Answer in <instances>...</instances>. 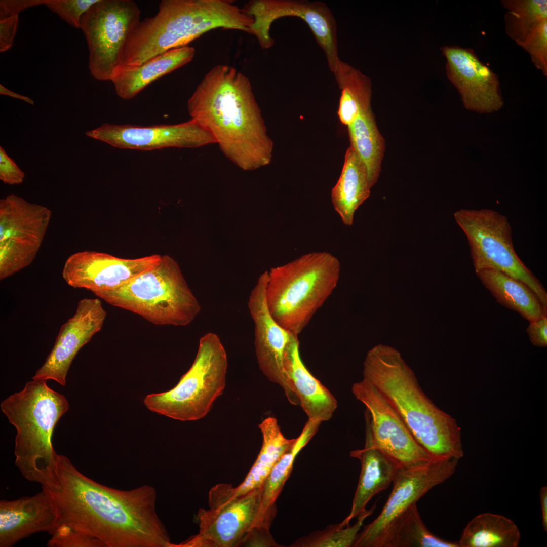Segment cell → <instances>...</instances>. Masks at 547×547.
Masks as SVG:
<instances>
[{
	"label": "cell",
	"mask_w": 547,
	"mask_h": 547,
	"mask_svg": "<svg viewBox=\"0 0 547 547\" xmlns=\"http://www.w3.org/2000/svg\"><path fill=\"white\" fill-rule=\"evenodd\" d=\"M520 537L512 520L501 515L484 513L467 523L458 543L460 547H517Z\"/></svg>",
	"instance_id": "obj_28"
},
{
	"label": "cell",
	"mask_w": 547,
	"mask_h": 547,
	"mask_svg": "<svg viewBox=\"0 0 547 547\" xmlns=\"http://www.w3.org/2000/svg\"><path fill=\"white\" fill-rule=\"evenodd\" d=\"M94 294L158 325L185 326L201 310L178 264L168 255L122 286Z\"/></svg>",
	"instance_id": "obj_7"
},
{
	"label": "cell",
	"mask_w": 547,
	"mask_h": 547,
	"mask_svg": "<svg viewBox=\"0 0 547 547\" xmlns=\"http://www.w3.org/2000/svg\"><path fill=\"white\" fill-rule=\"evenodd\" d=\"M45 206L11 194L0 200V250L33 260L51 217Z\"/></svg>",
	"instance_id": "obj_20"
},
{
	"label": "cell",
	"mask_w": 547,
	"mask_h": 547,
	"mask_svg": "<svg viewBox=\"0 0 547 547\" xmlns=\"http://www.w3.org/2000/svg\"><path fill=\"white\" fill-rule=\"evenodd\" d=\"M194 55L193 47L174 48L137 66H120L110 81L116 94L122 99L129 100L155 80L190 62Z\"/></svg>",
	"instance_id": "obj_24"
},
{
	"label": "cell",
	"mask_w": 547,
	"mask_h": 547,
	"mask_svg": "<svg viewBox=\"0 0 547 547\" xmlns=\"http://www.w3.org/2000/svg\"><path fill=\"white\" fill-rule=\"evenodd\" d=\"M351 146L364 163L371 187L378 180L385 150V141L377 127L371 108L362 110L347 126Z\"/></svg>",
	"instance_id": "obj_30"
},
{
	"label": "cell",
	"mask_w": 547,
	"mask_h": 547,
	"mask_svg": "<svg viewBox=\"0 0 547 547\" xmlns=\"http://www.w3.org/2000/svg\"><path fill=\"white\" fill-rule=\"evenodd\" d=\"M141 11L132 0H98L81 19L80 29L89 50L91 75L111 81L121 65L125 42L139 22Z\"/></svg>",
	"instance_id": "obj_10"
},
{
	"label": "cell",
	"mask_w": 547,
	"mask_h": 547,
	"mask_svg": "<svg viewBox=\"0 0 547 547\" xmlns=\"http://www.w3.org/2000/svg\"><path fill=\"white\" fill-rule=\"evenodd\" d=\"M253 22L249 33L263 49L274 44L270 30L272 23L284 17H295L308 25L326 56L331 70L340 59L338 54L336 22L329 7L321 1L308 0H252L244 6Z\"/></svg>",
	"instance_id": "obj_12"
},
{
	"label": "cell",
	"mask_w": 547,
	"mask_h": 547,
	"mask_svg": "<svg viewBox=\"0 0 547 547\" xmlns=\"http://www.w3.org/2000/svg\"><path fill=\"white\" fill-rule=\"evenodd\" d=\"M476 274L499 303L518 312L529 322L546 316V309L522 282L492 269H483Z\"/></svg>",
	"instance_id": "obj_26"
},
{
	"label": "cell",
	"mask_w": 547,
	"mask_h": 547,
	"mask_svg": "<svg viewBox=\"0 0 547 547\" xmlns=\"http://www.w3.org/2000/svg\"><path fill=\"white\" fill-rule=\"evenodd\" d=\"M320 423L308 419L300 435L275 464L262 486L258 517L261 520L273 519L275 502L289 478L296 456L316 433Z\"/></svg>",
	"instance_id": "obj_32"
},
{
	"label": "cell",
	"mask_w": 547,
	"mask_h": 547,
	"mask_svg": "<svg viewBox=\"0 0 547 547\" xmlns=\"http://www.w3.org/2000/svg\"><path fill=\"white\" fill-rule=\"evenodd\" d=\"M47 0H1L0 17L19 15L22 11L30 7L45 5Z\"/></svg>",
	"instance_id": "obj_42"
},
{
	"label": "cell",
	"mask_w": 547,
	"mask_h": 547,
	"mask_svg": "<svg viewBox=\"0 0 547 547\" xmlns=\"http://www.w3.org/2000/svg\"><path fill=\"white\" fill-rule=\"evenodd\" d=\"M454 216L467 237L476 273L492 269L522 282L547 309V293L516 253L507 218L486 209H460Z\"/></svg>",
	"instance_id": "obj_9"
},
{
	"label": "cell",
	"mask_w": 547,
	"mask_h": 547,
	"mask_svg": "<svg viewBox=\"0 0 547 547\" xmlns=\"http://www.w3.org/2000/svg\"><path fill=\"white\" fill-rule=\"evenodd\" d=\"M351 392L366 408L365 418L374 445L382 453L400 467L432 460L400 416L373 385L363 378L353 384Z\"/></svg>",
	"instance_id": "obj_13"
},
{
	"label": "cell",
	"mask_w": 547,
	"mask_h": 547,
	"mask_svg": "<svg viewBox=\"0 0 547 547\" xmlns=\"http://www.w3.org/2000/svg\"><path fill=\"white\" fill-rule=\"evenodd\" d=\"M0 94L20 99L31 105H33L34 103V101L31 98L11 91L2 84H0Z\"/></svg>",
	"instance_id": "obj_44"
},
{
	"label": "cell",
	"mask_w": 547,
	"mask_h": 547,
	"mask_svg": "<svg viewBox=\"0 0 547 547\" xmlns=\"http://www.w3.org/2000/svg\"><path fill=\"white\" fill-rule=\"evenodd\" d=\"M458 460H431L400 468L391 493L377 517L359 532L353 547H375L388 526L423 495L455 472Z\"/></svg>",
	"instance_id": "obj_14"
},
{
	"label": "cell",
	"mask_w": 547,
	"mask_h": 547,
	"mask_svg": "<svg viewBox=\"0 0 547 547\" xmlns=\"http://www.w3.org/2000/svg\"><path fill=\"white\" fill-rule=\"evenodd\" d=\"M86 135L119 148L141 150L193 148L216 143L211 134L192 119L177 124L148 126L105 123Z\"/></svg>",
	"instance_id": "obj_16"
},
{
	"label": "cell",
	"mask_w": 547,
	"mask_h": 547,
	"mask_svg": "<svg viewBox=\"0 0 547 547\" xmlns=\"http://www.w3.org/2000/svg\"><path fill=\"white\" fill-rule=\"evenodd\" d=\"M541 507L542 526L544 531H547V487L541 488L539 492Z\"/></svg>",
	"instance_id": "obj_43"
},
{
	"label": "cell",
	"mask_w": 547,
	"mask_h": 547,
	"mask_svg": "<svg viewBox=\"0 0 547 547\" xmlns=\"http://www.w3.org/2000/svg\"><path fill=\"white\" fill-rule=\"evenodd\" d=\"M258 427L263 439L261 449L243 481L233 488L235 496L261 487L275 464L295 441V439H289L284 436L277 419L273 417L264 419Z\"/></svg>",
	"instance_id": "obj_27"
},
{
	"label": "cell",
	"mask_w": 547,
	"mask_h": 547,
	"mask_svg": "<svg viewBox=\"0 0 547 547\" xmlns=\"http://www.w3.org/2000/svg\"><path fill=\"white\" fill-rule=\"evenodd\" d=\"M25 178L24 172L0 147V179L9 185L20 184Z\"/></svg>",
	"instance_id": "obj_38"
},
{
	"label": "cell",
	"mask_w": 547,
	"mask_h": 547,
	"mask_svg": "<svg viewBox=\"0 0 547 547\" xmlns=\"http://www.w3.org/2000/svg\"><path fill=\"white\" fill-rule=\"evenodd\" d=\"M45 488L60 523L100 541L105 547H170L155 509L157 491L148 485L121 490L102 485L57 454L53 478Z\"/></svg>",
	"instance_id": "obj_1"
},
{
	"label": "cell",
	"mask_w": 547,
	"mask_h": 547,
	"mask_svg": "<svg viewBox=\"0 0 547 547\" xmlns=\"http://www.w3.org/2000/svg\"><path fill=\"white\" fill-rule=\"evenodd\" d=\"M262 486L235 496L230 484H218L209 494V509H200L199 533L170 547L240 546L253 528L259 511Z\"/></svg>",
	"instance_id": "obj_11"
},
{
	"label": "cell",
	"mask_w": 547,
	"mask_h": 547,
	"mask_svg": "<svg viewBox=\"0 0 547 547\" xmlns=\"http://www.w3.org/2000/svg\"><path fill=\"white\" fill-rule=\"evenodd\" d=\"M51 535L49 547H105L98 539L65 523L60 524Z\"/></svg>",
	"instance_id": "obj_36"
},
{
	"label": "cell",
	"mask_w": 547,
	"mask_h": 547,
	"mask_svg": "<svg viewBox=\"0 0 547 547\" xmlns=\"http://www.w3.org/2000/svg\"><path fill=\"white\" fill-rule=\"evenodd\" d=\"M0 407L16 429L15 465L27 480L48 486L58 454L52 445L53 432L69 409L66 398L46 380L33 379L4 400Z\"/></svg>",
	"instance_id": "obj_5"
},
{
	"label": "cell",
	"mask_w": 547,
	"mask_h": 547,
	"mask_svg": "<svg viewBox=\"0 0 547 547\" xmlns=\"http://www.w3.org/2000/svg\"><path fill=\"white\" fill-rule=\"evenodd\" d=\"M441 50L446 60L447 77L458 90L465 108L480 113L502 108L498 76L479 59L473 49L447 45Z\"/></svg>",
	"instance_id": "obj_17"
},
{
	"label": "cell",
	"mask_w": 547,
	"mask_h": 547,
	"mask_svg": "<svg viewBox=\"0 0 547 547\" xmlns=\"http://www.w3.org/2000/svg\"><path fill=\"white\" fill-rule=\"evenodd\" d=\"M19 25V15L0 17V52L9 50L13 46Z\"/></svg>",
	"instance_id": "obj_39"
},
{
	"label": "cell",
	"mask_w": 547,
	"mask_h": 547,
	"mask_svg": "<svg viewBox=\"0 0 547 547\" xmlns=\"http://www.w3.org/2000/svg\"><path fill=\"white\" fill-rule=\"evenodd\" d=\"M507 35L517 44L541 21L547 19L546 0H501Z\"/></svg>",
	"instance_id": "obj_33"
},
{
	"label": "cell",
	"mask_w": 547,
	"mask_h": 547,
	"mask_svg": "<svg viewBox=\"0 0 547 547\" xmlns=\"http://www.w3.org/2000/svg\"><path fill=\"white\" fill-rule=\"evenodd\" d=\"M517 44L530 55L535 66L547 76V19L539 22Z\"/></svg>",
	"instance_id": "obj_35"
},
{
	"label": "cell",
	"mask_w": 547,
	"mask_h": 547,
	"mask_svg": "<svg viewBox=\"0 0 547 547\" xmlns=\"http://www.w3.org/2000/svg\"><path fill=\"white\" fill-rule=\"evenodd\" d=\"M189 114L208 130L224 155L253 171L269 165L274 143L251 84L235 68L219 64L204 76L187 103Z\"/></svg>",
	"instance_id": "obj_2"
},
{
	"label": "cell",
	"mask_w": 547,
	"mask_h": 547,
	"mask_svg": "<svg viewBox=\"0 0 547 547\" xmlns=\"http://www.w3.org/2000/svg\"><path fill=\"white\" fill-rule=\"evenodd\" d=\"M161 255L124 259L92 251L71 255L62 272L66 283L74 288H85L94 293L111 290L154 266Z\"/></svg>",
	"instance_id": "obj_18"
},
{
	"label": "cell",
	"mask_w": 547,
	"mask_h": 547,
	"mask_svg": "<svg viewBox=\"0 0 547 547\" xmlns=\"http://www.w3.org/2000/svg\"><path fill=\"white\" fill-rule=\"evenodd\" d=\"M364 447L350 452L361 463V473L348 516L341 523L346 525L366 510L368 502L376 494L387 488L401 468L374 445L368 420L365 418Z\"/></svg>",
	"instance_id": "obj_23"
},
{
	"label": "cell",
	"mask_w": 547,
	"mask_h": 547,
	"mask_svg": "<svg viewBox=\"0 0 547 547\" xmlns=\"http://www.w3.org/2000/svg\"><path fill=\"white\" fill-rule=\"evenodd\" d=\"M242 544L251 546H280L274 539L269 529L254 527L248 533Z\"/></svg>",
	"instance_id": "obj_40"
},
{
	"label": "cell",
	"mask_w": 547,
	"mask_h": 547,
	"mask_svg": "<svg viewBox=\"0 0 547 547\" xmlns=\"http://www.w3.org/2000/svg\"><path fill=\"white\" fill-rule=\"evenodd\" d=\"M340 267L332 254L314 252L271 268L265 294L275 320L298 336L336 287Z\"/></svg>",
	"instance_id": "obj_6"
},
{
	"label": "cell",
	"mask_w": 547,
	"mask_h": 547,
	"mask_svg": "<svg viewBox=\"0 0 547 547\" xmlns=\"http://www.w3.org/2000/svg\"><path fill=\"white\" fill-rule=\"evenodd\" d=\"M331 71L341 90L337 114L347 126L362 110L370 108L372 97L371 79L359 69L340 59Z\"/></svg>",
	"instance_id": "obj_29"
},
{
	"label": "cell",
	"mask_w": 547,
	"mask_h": 547,
	"mask_svg": "<svg viewBox=\"0 0 547 547\" xmlns=\"http://www.w3.org/2000/svg\"><path fill=\"white\" fill-rule=\"evenodd\" d=\"M60 523L55 502L42 490L31 496L0 501V546L11 547L33 534H52Z\"/></svg>",
	"instance_id": "obj_21"
},
{
	"label": "cell",
	"mask_w": 547,
	"mask_h": 547,
	"mask_svg": "<svg viewBox=\"0 0 547 547\" xmlns=\"http://www.w3.org/2000/svg\"><path fill=\"white\" fill-rule=\"evenodd\" d=\"M227 357L219 336L208 332L201 337L195 359L173 388L144 399L150 411L181 421L204 417L226 384Z\"/></svg>",
	"instance_id": "obj_8"
},
{
	"label": "cell",
	"mask_w": 547,
	"mask_h": 547,
	"mask_svg": "<svg viewBox=\"0 0 547 547\" xmlns=\"http://www.w3.org/2000/svg\"><path fill=\"white\" fill-rule=\"evenodd\" d=\"M376 505L366 510L358 517L353 525L339 524L328 526L325 529L317 531L296 540L291 547H351L354 546L357 535L365 519L371 515Z\"/></svg>",
	"instance_id": "obj_34"
},
{
	"label": "cell",
	"mask_w": 547,
	"mask_h": 547,
	"mask_svg": "<svg viewBox=\"0 0 547 547\" xmlns=\"http://www.w3.org/2000/svg\"><path fill=\"white\" fill-rule=\"evenodd\" d=\"M251 16L230 0H162L157 13L140 21L124 46L121 66L135 67L187 45L217 28L249 33Z\"/></svg>",
	"instance_id": "obj_4"
},
{
	"label": "cell",
	"mask_w": 547,
	"mask_h": 547,
	"mask_svg": "<svg viewBox=\"0 0 547 547\" xmlns=\"http://www.w3.org/2000/svg\"><path fill=\"white\" fill-rule=\"evenodd\" d=\"M371 188L364 163L349 146L339 178L331 192L334 208L344 224H353L356 210L369 197Z\"/></svg>",
	"instance_id": "obj_25"
},
{
	"label": "cell",
	"mask_w": 547,
	"mask_h": 547,
	"mask_svg": "<svg viewBox=\"0 0 547 547\" xmlns=\"http://www.w3.org/2000/svg\"><path fill=\"white\" fill-rule=\"evenodd\" d=\"M529 339L533 345L538 347L547 345V317L530 322L527 329Z\"/></svg>",
	"instance_id": "obj_41"
},
{
	"label": "cell",
	"mask_w": 547,
	"mask_h": 547,
	"mask_svg": "<svg viewBox=\"0 0 547 547\" xmlns=\"http://www.w3.org/2000/svg\"><path fill=\"white\" fill-rule=\"evenodd\" d=\"M363 379L400 416L432 460H459L463 456L456 420L425 395L399 351L381 344L371 349L364 362Z\"/></svg>",
	"instance_id": "obj_3"
},
{
	"label": "cell",
	"mask_w": 547,
	"mask_h": 547,
	"mask_svg": "<svg viewBox=\"0 0 547 547\" xmlns=\"http://www.w3.org/2000/svg\"><path fill=\"white\" fill-rule=\"evenodd\" d=\"M268 271L259 277L249 297L248 306L254 325V345L260 370L271 382L280 386L289 402L299 404L293 386L287 376L284 358L293 336L275 320L266 300Z\"/></svg>",
	"instance_id": "obj_15"
},
{
	"label": "cell",
	"mask_w": 547,
	"mask_h": 547,
	"mask_svg": "<svg viewBox=\"0 0 547 547\" xmlns=\"http://www.w3.org/2000/svg\"><path fill=\"white\" fill-rule=\"evenodd\" d=\"M375 547H460L458 542L442 539L423 523L416 504L399 515L386 528Z\"/></svg>",
	"instance_id": "obj_31"
},
{
	"label": "cell",
	"mask_w": 547,
	"mask_h": 547,
	"mask_svg": "<svg viewBox=\"0 0 547 547\" xmlns=\"http://www.w3.org/2000/svg\"><path fill=\"white\" fill-rule=\"evenodd\" d=\"M106 311L98 298H83L74 315L61 327L44 363L32 377L53 380L64 386L71 363L79 350L102 329Z\"/></svg>",
	"instance_id": "obj_19"
},
{
	"label": "cell",
	"mask_w": 547,
	"mask_h": 547,
	"mask_svg": "<svg viewBox=\"0 0 547 547\" xmlns=\"http://www.w3.org/2000/svg\"><path fill=\"white\" fill-rule=\"evenodd\" d=\"M298 336H293L286 349L284 366L299 404L309 420L321 423L329 420L337 408L330 390L317 379L302 362Z\"/></svg>",
	"instance_id": "obj_22"
},
{
	"label": "cell",
	"mask_w": 547,
	"mask_h": 547,
	"mask_svg": "<svg viewBox=\"0 0 547 547\" xmlns=\"http://www.w3.org/2000/svg\"><path fill=\"white\" fill-rule=\"evenodd\" d=\"M98 0H47L45 5L75 28H80L81 19Z\"/></svg>",
	"instance_id": "obj_37"
}]
</instances>
